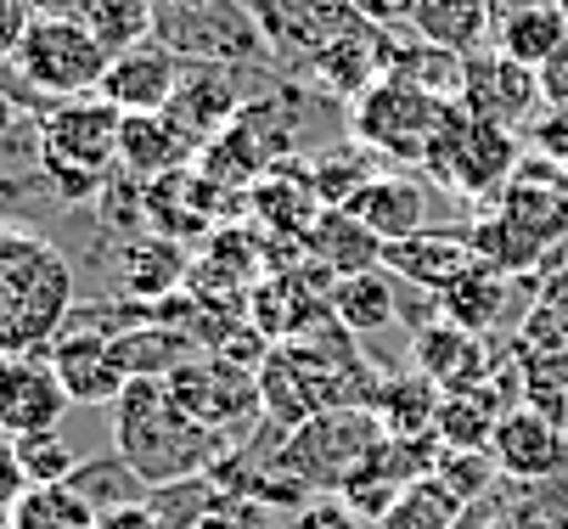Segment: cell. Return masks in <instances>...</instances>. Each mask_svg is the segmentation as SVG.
Returning a JSON list of instances; mask_svg holds the SVG:
<instances>
[{"label":"cell","instance_id":"cell-14","mask_svg":"<svg viewBox=\"0 0 568 529\" xmlns=\"http://www.w3.org/2000/svg\"><path fill=\"white\" fill-rule=\"evenodd\" d=\"M68 406L73 400L57 384V372H51L45 355H0V434L7 439L57 428Z\"/></svg>","mask_w":568,"mask_h":529},{"label":"cell","instance_id":"cell-20","mask_svg":"<svg viewBox=\"0 0 568 529\" xmlns=\"http://www.w3.org/2000/svg\"><path fill=\"white\" fill-rule=\"evenodd\" d=\"M304 248H310V260L327 271L333 282L361 276V271H377L383 254H388V243L372 232V225H361L349 208H321V220L310 225Z\"/></svg>","mask_w":568,"mask_h":529},{"label":"cell","instance_id":"cell-38","mask_svg":"<svg viewBox=\"0 0 568 529\" xmlns=\"http://www.w3.org/2000/svg\"><path fill=\"white\" fill-rule=\"evenodd\" d=\"M287 529H377V523L361 518L344 496H310V501L287 518Z\"/></svg>","mask_w":568,"mask_h":529},{"label":"cell","instance_id":"cell-31","mask_svg":"<svg viewBox=\"0 0 568 529\" xmlns=\"http://www.w3.org/2000/svg\"><path fill=\"white\" fill-rule=\"evenodd\" d=\"M12 529H97L102 512L79 496L73 485H29V496L7 518Z\"/></svg>","mask_w":568,"mask_h":529},{"label":"cell","instance_id":"cell-2","mask_svg":"<svg viewBox=\"0 0 568 529\" xmlns=\"http://www.w3.org/2000/svg\"><path fill=\"white\" fill-rule=\"evenodd\" d=\"M68 254L23 225H0V355H45L73 316Z\"/></svg>","mask_w":568,"mask_h":529},{"label":"cell","instance_id":"cell-30","mask_svg":"<svg viewBox=\"0 0 568 529\" xmlns=\"http://www.w3.org/2000/svg\"><path fill=\"white\" fill-rule=\"evenodd\" d=\"M62 12H73L113 57L158 34V0H73Z\"/></svg>","mask_w":568,"mask_h":529},{"label":"cell","instance_id":"cell-36","mask_svg":"<svg viewBox=\"0 0 568 529\" xmlns=\"http://www.w3.org/2000/svg\"><path fill=\"white\" fill-rule=\"evenodd\" d=\"M220 496H225V490L214 485V474H197V479H181V485H158V490H146V507L164 512L170 529H192Z\"/></svg>","mask_w":568,"mask_h":529},{"label":"cell","instance_id":"cell-9","mask_svg":"<svg viewBox=\"0 0 568 529\" xmlns=\"http://www.w3.org/2000/svg\"><path fill=\"white\" fill-rule=\"evenodd\" d=\"M170 395L181 400L186 417H197L203 428L225 434L231 445H242V434H248V423L265 417V400H260V366H242L220 349H203L192 355L181 372L164 377Z\"/></svg>","mask_w":568,"mask_h":529},{"label":"cell","instance_id":"cell-26","mask_svg":"<svg viewBox=\"0 0 568 529\" xmlns=\"http://www.w3.org/2000/svg\"><path fill=\"white\" fill-rule=\"evenodd\" d=\"M186 248L170 243V237H135L124 248V298L130 305H164V298H175V287L186 282Z\"/></svg>","mask_w":568,"mask_h":529},{"label":"cell","instance_id":"cell-32","mask_svg":"<svg viewBox=\"0 0 568 529\" xmlns=\"http://www.w3.org/2000/svg\"><path fill=\"white\" fill-rule=\"evenodd\" d=\"M467 507L439 485V479H417L394 496V507L377 518V529H462Z\"/></svg>","mask_w":568,"mask_h":529},{"label":"cell","instance_id":"cell-23","mask_svg":"<svg viewBox=\"0 0 568 529\" xmlns=\"http://www.w3.org/2000/svg\"><path fill=\"white\" fill-rule=\"evenodd\" d=\"M568 45V12L557 7V0H524V7H513L501 23H496V51L524 62V68H546L557 51Z\"/></svg>","mask_w":568,"mask_h":529},{"label":"cell","instance_id":"cell-11","mask_svg":"<svg viewBox=\"0 0 568 529\" xmlns=\"http://www.w3.org/2000/svg\"><path fill=\"white\" fill-rule=\"evenodd\" d=\"M490 457H496L501 479H513V485H551L568 474V428L551 411L518 400V406H507V417L496 428Z\"/></svg>","mask_w":568,"mask_h":529},{"label":"cell","instance_id":"cell-28","mask_svg":"<svg viewBox=\"0 0 568 529\" xmlns=\"http://www.w3.org/2000/svg\"><path fill=\"white\" fill-rule=\"evenodd\" d=\"M501 417H507V406H501V389H496V384L456 389V395H445V406H439L434 439H439L445 450H490Z\"/></svg>","mask_w":568,"mask_h":529},{"label":"cell","instance_id":"cell-43","mask_svg":"<svg viewBox=\"0 0 568 529\" xmlns=\"http://www.w3.org/2000/svg\"><path fill=\"white\" fill-rule=\"evenodd\" d=\"M540 91H546V108H568V45L540 68Z\"/></svg>","mask_w":568,"mask_h":529},{"label":"cell","instance_id":"cell-44","mask_svg":"<svg viewBox=\"0 0 568 529\" xmlns=\"http://www.w3.org/2000/svg\"><path fill=\"white\" fill-rule=\"evenodd\" d=\"M18 119H12V102H7V91H0V130H12Z\"/></svg>","mask_w":568,"mask_h":529},{"label":"cell","instance_id":"cell-18","mask_svg":"<svg viewBox=\"0 0 568 529\" xmlns=\"http://www.w3.org/2000/svg\"><path fill=\"white\" fill-rule=\"evenodd\" d=\"M412 366H417L423 377H434L445 395L478 389L484 377H490V344H484L478 333H467V327H456V322L439 316V322H428V327L412 338Z\"/></svg>","mask_w":568,"mask_h":529},{"label":"cell","instance_id":"cell-10","mask_svg":"<svg viewBox=\"0 0 568 529\" xmlns=\"http://www.w3.org/2000/svg\"><path fill=\"white\" fill-rule=\"evenodd\" d=\"M456 102H462L467 113H478V119L513 130V135H518V130H535L540 113H546L540 73L524 68V62H513V57H501V51L462 62V91H456Z\"/></svg>","mask_w":568,"mask_h":529},{"label":"cell","instance_id":"cell-40","mask_svg":"<svg viewBox=\"0 0 568 529\" xmlns=\"http://www.w3.org/2000/svg\"><path fill=\"white\" fill-rule=\"evenodd\" d=\"M29 496V474L18 462V439L0 434V518H12V507Z\"/></svg>","mask_w":568,"mask_h":529},{"label":"cell","instance_id":"cell-12","mask_svg":"<svg viewBox=\"0 0 568 529\" xmlns=\"http://www.w3.org/2000/svg\"><path fill=\"white\" fill-rule=\"evenodd\" d=\"M181 80H186V57L152 34V40H141V45H130L108 62V80H102L97 96L113 102L124 119L130 113H164L175 102Z\"/></svg>","mask_w":568,"mask_h":529},{"label":"cell","instance_id":"cell-3","mask_svg":"<svg viewBox=\"0 0 568 529\" xmlns=\"http://www.w3.org/2000/svg\"><path fill=\"white\" fill-rule=\"evenodd\" d=\"M40 124V170L45 186L62 203H85L102 197L119 175V135H124V113L102 96H73L57 102L51 113L34 119Z\"/></svg>","mask_w":568,"mask_h":529},{"label":"cell","instance_id":"cell-8","mask_svg":"<svg viewBox=\"0 0 568 529\" xmlns=\"http://www.w3.org/2000/svg\"><path fill=\"white\" fill-rule=\"evenodd\" d=\"M158 40L181 51L186 62H214V68H265L271 40L260 18L242 0H197V7H158Z\"/></svg>","mask_w":568,"mask_h":529},{"label":"cell","instance_id":"cell-41","mask_svg":"<svg viewBox=\"0 0 568 529\" xmlns=\"http://www.w3.org/2000/svg\"><path fill=\"white\" fill-rule=\"evenodd\" d=\"M349 12L366 23V29H399V23H412V12H417V0H349Z\"/></svg>","mask_w":568,"mask_h":529},{"label":"cell","instance_id":"cell-35","mask_svg":"<svg viewBox=\"0 0 568 529\" xmlns=\"http://www.w3.org/2000/svg\"><path fill=\"white\" fill-rule=\"evenodd\" d=\"M18 462H23L29 485H68L79 474V450L57 428H40V434H23L18 439Z\"/></svg>","mask_w":568,"mask_h":529},{"label":"cell","instance_id":"cell-15","mask_svg":"<svg viewBox=\"0 0 568 529\" xmlns=\"http://www.w3.org/2000/svg\"><path fill=\"white\" fill-rule=\"evenodd\" d=\"M496 208H501L513 225H524L535 243L557 248V243L568 237V170L546 164L540 153L524 159V164L513 170V181L501 186Z\"/></svg>","mask_w":568,"mask_h":529},{"label":"cell","instance_id":"cell-42","mask_svg":"<svg viewBox=\"0 0 568 529\" xmlns=\"http://www.w3.org/2000/svg\"><path fill=\"white\" fill-rule=\"evenodd\" d=\"M97 529H170V518L158 512V507H146V501H135V507H119V512H108Z\"/></svg>","mask_w":568,"mask_h":529},{"label":"cell","instance_id":"cell-46","mask_svg":"<svg viewBox=\"0 0 568 529\" xmlns=\"http://www.w3.org/2000/svg\"><path fill=\"white\" fill-rule=\"evenodd\" d=\"M562 428H568V395H562Z\"/></svg>","mask_w":568,"mask_h":529},{"label":"cell","instance_id":"cell-29","mask_svg":"<svg viewBox=\"0 0 568 529\" xmlns=\"http://www.w3.org/2000/svg\"><path fill=\"white\" fill-rule=\"evenodd\" d=\"M467 243H473V254H478V265H496V271H507V276H529L535 265H546V243H535L524 225H513L501 208H490V214H478L473 225H467Z\"/></svg>","mask_w":568,"mask_h":529},{"label":"cell","instance_id":"cell-7","mask_svg":"<svg viewBox=\"0 0 568 529\" xmlns=\"http://www.w3.org/2000/svg\"><path fill=\"white\" fill-rule=\"evenodd\" d=\"M383 439L377 417L366 406H344V411H315L298 428H282L276 439V462L282 474L304 490V496H338L344 479L366 462V450Z\"/></svg>","mask_w":568,"mask_h":529},{"label":"cell","instance_id":"cell-1","mask_svg":"<svg viewBox=\"0 0 568 529\" xmlns=\"http://www.w3.org/2000/svg\"><path fill=\"white\" fill-rule=\"evenodd\" d=\"M113 450L135 468V479L146 490H158V485H181V479L209 474L231 450V439L203 428L197 417H186L164 377H135L113 406Z\"/></svg>","mask_w":568,"mask_h":529},{"label":"cell","instance_id":"cell-19","mask_svg":"<svg viewBox=\"0 0 568 529\" xmlns=\"http://www.w3.org/2000/svg\"><path fill=\"white\" fill-rule=\"evenodd\" d=\"M478 265V254H473V243H467V232H417V237H405V243H388V254H383V271L394 276V282H405V287H423V293H445L462 271H473Z\"/></svg>","mask_w":568,"mask_h":529},{"label":"cell","instance_id":"cell-37","mask_svg":"<svg viewBox=\"0 0 568 529\" xmlns=\"http://www.w3.org/2000/svg\"><path fill=\"white\" fill-rule=\"evenodd\" d=\"M192 529H276V507L254 501V496H220Z\"/></svg>","mask_w":568,"mask_h":529},{"label":"cell","instance_id":"cell-6","mask_svg":"<svg viewBox=\"0 0 568 529\" xmlns=\"http://www.w3.org/2000/svg\"><path fill=\"white\" fill-rule=\"evenodd\" d=\"M524 164L518 153V135L467 113L462 102H450L428 159H423V175L450 192V197H501V186L513 181V170Z\"/></svg>","mask_w":568,"mask_h":529},{"label":"cell","instance_id":"cell-13","mask_svg":"<svg viewBox=\"0 0 568 529\" xmlns=\"http://www.w3.org/2000/svg\"><path fill=\"white\" fill-rule=\"evenodd\" d=\"M242 108H248V102H242V91H236V80H231V68L186 62V80H181L175 102L164 108V119L181 130V141L203 159V146H214V141L236 124Z\"/></svg>","mask_w":568,"mask_h":529},{"label":"cell","instance_id":"cell-27","mask_svg":"<svg viewBox=\"0 0 568 529\" xmlns=\"http://www.w3.org/2000/svg\"><path fill=\"white\" fill-rule=\"evenodd\" d=\"M399 282L377 265V271H361V276H344L333 282V316L355 333V338H377L399 322Z\"/></svg>","mask_w":568,"mask_h":529},{"label":"cell","instance_id":"cell-22","mask_svg":"<svg viewBox=\"0 0 568 529\" xmlns=\"http://www.w3.org/2000/svg\"><path fill=\"white\" fill-rule=\"evenodd\" d=\"M197 153L181 141V130L164 119V113H130L124 119V135H119V175L152 186L175 170H186Z\"/></svg>","mask_w":568,"mask_h":529},{"label":"cell","instance_id":"cell-33","mask_svg":"<svg viewBox=\"0 0 568 529\" xmlns=\"http://www.w3.org/2000/svg\"><path fill=\"white\" fill-rule=\"evenodd\" d=\"M79 496H85L102 518L108 512H119V507H135V501H146V485L135 479V468L119 457V450H108V457H85L79 462V474L68 479Z\"/></svg>","mask_w":568,"mask_h":529},{"label":"cell","instance_id":"cell-5","mask_svg":"<svg viewBox=\"0 0 568 529\" xmlns=\"http://www.w3.org/2000/svg\"><path fill=\"white\" fill-rule=\"evenodd\" d=\"M450 102L456 96H439V91H423L412 80H399V73H383L361 102H349L355 108L349 130L361 141V153H372L383 164H399V170H412V164L423 170L428 146H434V135H439V124L450 113Z\"/></svg>","mask_w":568,"mask_h":529},{"label":"cell","instance_id":"cell-21","mask_svg":"<svg viewBox=\"0 0 568 529\" xmlns=\"http://www.w3.org/2000/svg\"><path fill=\"white\" fill-rule=\"evenodd\" d=\"M439 406H445V389L434 384V377H423L417 366L388 372L377 384V395H372V417L394 439H434Z\"/></svg>","mask_w":568,"mask_h":529},{"label":"cell","instance_id":"cell-4","mask_svg":"<svg viewBox=\"0 0 568 529\" xmlns=\"http://www.w3.org/2000/svg\"><path fill=\"white\" fill-rule=\"evenodd\" d=\"M108 62H113V51L62 7L34 12L7 45V68L23 73L40 96H57V102L97 96L108 80Z\"/></svg>","mask_w":568,"mask_h":529},{"label":"cell","instance_id":"cell-45","mask_svg":"<svg viewBox=\"0 0 568 529\" xmlns=\"http://www.w3.org/2000/svg\"><path fill=\"white\" fill-rule=\"evenodd\" d=\"M242 7H248V12H254V7H265V0H242Z\"/></svg>","mask_w":568,"mask_h":529},{"label":"cell","instance_id":"cell-16","mask_svg":"<svg viewBox=\"0 0 568 529\" xmlns=\"http://www.w3.org/2000/svg\"><path fill=\"white\" fill-rule=\"evenodd\" d=\"M304 62H310V80H315L321 91H333L338 102H361V96L383 80V73H388V34L355 23V29L333 34L321 51H310Z\"/></svg>","mask_w":568,"mask_h":529},{"label":"cell","instance_id":"cell-17","mask_svg":"<svg viewBox=\"0 0 568 529\" xmlns=\"http://www.w3.org/2000/svg\"><path fill=\"white\" fill-rule=\"evenodd\" d=\"M344 208H349L361 225H372L383 243H405V237L428 232L434 192H428V181L405 175V170H383V175H372Z\"/></svg>","mask_w":568,"mask_h":529},{"label":"cell","instance_id":"cell-39","mask_svg":"<svg viewBox=\"0 0 568 529\" xmlns=\"http://www.w3.org/2000/svg\"><path fill=\"white\" fill-rule=\"evenodd\" d=\"M529 141H535V153H540L546 164L568 170V108H546L540 124L529 130Z\"/></svg>","mask_w":568,"mask_h":529},{"label":"cell","instance_id":"cell-34","mask_svg":"<svg viewBox=\"0 0 568 529\" xmlns=\"http://www.w3.org/2000/svg\"><path fill=\"white\" fill-rule=\"evenodd\" d=\"M434 479H439L462 507H478V501H490V496H496L501 468H496L490 450H445V445H439V468H434Z\"/></svg>","mask_w":568,"mask_h":529},{"label":"cell","instance_id":"cell-25","mask_svg":"<svg viewBox=\"0 0 568 529\" xmlns=\"http://www.w3.org/2000/svg\"><path fill=\"white\" fill-rule=\"evenodd\" d=\"M412 34L434 51L473 57L484 40H490V0H417Z\"/></svg>","mask_w":568,"mask_h":529},{"label":"cell","instance_id":"cell-24","mask_svg":"<svg viewBox=\"0 0 568 529\" xmlns=\"http://www.w3.org/2000/svg\"><path fill=\"white\" fill-rule=\"evenodd\" d=\"M513 282L518 276H507V271H496V265H473V271H462L445 293H439V316L445 322H456V327H467V333H496L501 327V316H507V305H513Z\"/></svg>","mask_w":568,"mask_h":529}]
</instances>
